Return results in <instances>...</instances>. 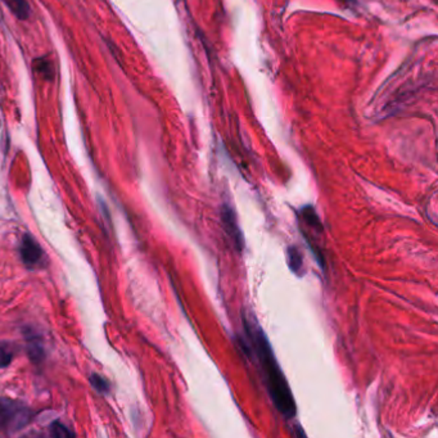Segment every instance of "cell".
<instances>
[{
	"mask_svg": "<svg viewBox=\"0 0 438 438\" xmlns=\"http://www.w3.org/2000/svg\"><path fill=\"white\" fill-rule=\"evenodd\" d=\"M3 1L18 20L26 21L30 18L31 8L27 0H3Z\"/></svg>",
	"mask_w": 438,
	"mask_h": 438,
	"instance_id": "5b68a950",
	"label": "cell"
},
{
	"mask_svg": "<svg viewBox=\"0 0 438 438\" xmlns=\"http://www.w3.org/2000/svg\"><path fill=\"white\" fill-rule=\"evenodd\" d=\"M244 332L247 336V343L242 342V346L248 354H255L257 361L264 371L265 385L270 393L275 408L281 416L292 419L296 416V402L292 391L289 388L284 373L280 369L275 359L272 345L266 338L264 331L258 324L243 317Z\"/></svg>",
	"mask_w": 438,
	"mask_h": 438,
	"instance_id": "6da1fadb",
	"label": "cell"
},
{
	"mask_svg": "<svg viewBox=\"0 0 438 438\" xmlns=\"http://www.w3.org/2000/svg\"><path fill=\"white\" fill-rule=\"evenodd\" d=\"M21 257L25 265L29 267H35L43 260L41 247L30 235L26 234L23 237L22 243H21Z\"/></svg>",
	"mask_w": 438,
	"mask_h": 438,
	"instance_id": "277c9868",
	"label": "cell"
},
{
	"mask_svg": "<svg viewBox=\"0 0 438 438\" xmlns=\"http://www.w3.org/2000/svg\"><path fill=\"white\" fill-rule=\"evenodd\" d=\"M32 66L34 69L41 75V77L46 80V81H52L54 79V67L53 63L46 60L44 57L41 58H36L35 61L32 62Z\"/></svg>",
	"mask_w": 438,
	"mask_h": 438,
	"instance_id": "52a82bcc",
	"label": "cell"
},
{
	"mask_svg": "<svg viewBox=\"0 0 438 438\" xmlns=\"http://www.w3.org/2000/svg\"><path fill=\"white\" fill-rule=\"evenodd\" d=\"M287 253L289 269L295 272L296 275L301 277L303 274V257L301 251L292 246L288 248Z\"/></svg>",
	"mask_w": 438,
	"mask_h": 438,
	"instance_id": "8992f818",
	"label": "cell"
},
{
	"mask_svg": "<svg viewBox=\"0 0 438 438\" xmlns=\"http://www.w3.org/2000/svg\"><path fill=\"white\" fill-rule=\"evenodd\" d=\"M12 359H13V355L11 350L4 345H0V368L8 366L12 361Z\"/></svg>",
	"mask_w": 438,
	"mask_h": 438,
	"instance_id": "30bf717a",
	"label": "cell"
},
{
	"mask_svg": "<svg viewBox=\"0 0 438 438\" xmlns=\"http://www.w3.org/2000/svg\"><path fill=\"white\" fill-rule=\"evenodd\" d=\"M303 219L306 220V223L314 227L317 229L319 232H323V225L320 223V220L317 218V211L314 210L312 206H306L303 208Z\"/></svg>",
	"mask_w": 438,
	"mask_h": 438,
	"instance_id": "ba28073f",
	"label": "cell"
},
{
	"mask_svg": "<svg viewBox=\"0 0 438 438\" xmlns=\"http://www.w3.org/2000/svg\"><path fill=\"white\" fill-rule=\"evenodd\" d=\"M91 385L100 393L108 392V390H109V385H108V382H107L106 379L99 377L97 374L91 376Z\"/></svg>",
	"mask_w": 438,
	"mask_h": 438,
	"instance_id": "9c48e42d",
	"label": "cell"
},
{
	"mask_svg": "<svg viewBox=\"0 0 438 438\" xmlns=\"http://www.w3.org/2000/svg\"><path fill=\"white\" fill-rule=\"evenodd\" d=\"M221 221H223V227L225 229L229 238L234 243L235 248L241 252L244 247L242 229L238 224L234 210L227 204H224L221 207Z\"/></svg>",
	"mask_w": 438,
	"mask_h": 438,
	"instance_id": "3957f363",
	"label": "cell"
},
{
	"mask_svg": "<svg viewBox=\"0 0 438 438\" xmlns=\"http://www.w3.org/2000/svg\"><path fill=\"white\" fill-rule=\"evenodd\" d=\"M32 413L21 402L0 399V432L12 433L30 423Z\"/></svg>",
	"mask_w": 438,
	"mask_h": 438,
	"instance_id": "7a4b0ae2",
	"label": "cell"
},
{
	"mask_svg": "<svg viewBox=\"0 0 438 438\" xmlns=\"http://www.w3.org/2000/svg\"><path fill=\"white\" fill-rule=\"evenodd\" d=\"M51 433L55 436V437H66V436H72V432L68 431L67 428L65 425H62L61 423L55 422L52 424L51 427Z\"/></svg>",
	"mask_w": 438,
	"mask_h": 438,
	"instance_id": "8fae6325",
	"label": "cell"
}]
</instances>
